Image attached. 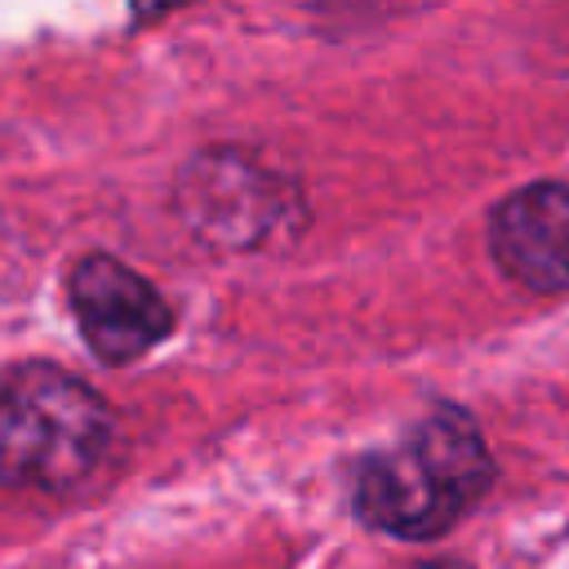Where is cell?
Wrapping results in <instances>:
<instances>
[{
  "instance_id": "3",
  "label": "cell",
  "mask_w": 569,
  "mask_h": 569,
  "mask_svg": "<svg viewBox=\"0 0 569 569\" xmlns=\"http://www.w3.org/2000/svg\"><path fill=\"white\" fill-rule=\"evenodd\" d=\"M182 222L222 249H258L302 222L298 187L244 151H204L178 178Z\"/></svg>"
},
{
  "instance_id": "6",
  "label": "cell",
  "mask_w": 569,
  "mask_h": 569,
  "mask_svg": "<svg viewBox=\"0 0 569 569\" xmlns=\"http://www.w3.org/2000/svg\"><path fill=\"white\" fill-rule=\"evenodd\" d=\"M422 569H462V565H422Z\"/></svg>"
},
{
  "instance_id": "1",
  "label": "cell",
  "mask_w": 569,
  "mask_h": 569,
  "mask_svg": "<svg viewBox=\"0 0 569 569\" xmlns=\"http://www.w3.org/2000/svg\"><path fill=\"white\" fill-rule=\"evenodd\" d=\"M493 485V458L480 427L440 405L396 445L369 453L356 476V511L391 538H436L453 529Z\"/></svg>"
},
{
  "instance_id": "4",
  "label": "cell",
  "mask_w": 569,
  "mask_h": 569,
  "mask_svg": "<svg viewBox=\"0 0 569 569\" xmlns=\"http://www.w3.org/2000/svg\"><path fill=\"white\" fill-rule=\"evenodd\" d=\"M67 298L80 338L102 365H129L173 329L169 302L111 253H84L67 276Z\"/></svg>"
},
{
  "instance_id": "2",
  "label": "cell",
  "mask_w": 569,
  "mask_h": 569,
  "mask_svg": "<svg viewBox=\"0 0 569 569\" xmlns=\"http://www.w3.org/2000/svg\"><path fill=\"white\" fill-rule=\"evenodd\" d=\"M116 436L107 400L62 365L31 360L0 382V489L71 493Z\"/></svg>"
},
{
  "instance_id": "5",
  "label": "cell",
  "mask_w": 569,
  "mask_h": 569,
  "mask_svg": "<svg viewBox=\"0 0 569 569\" xmlns=\"http://www.w3.org/2000/svg\"><path fill=\"white\" fill-rule=\"evenodd\" d=\"M493 262L533 293H569V182H529L489 213Z\"/></svg>"
}]
</instances>
